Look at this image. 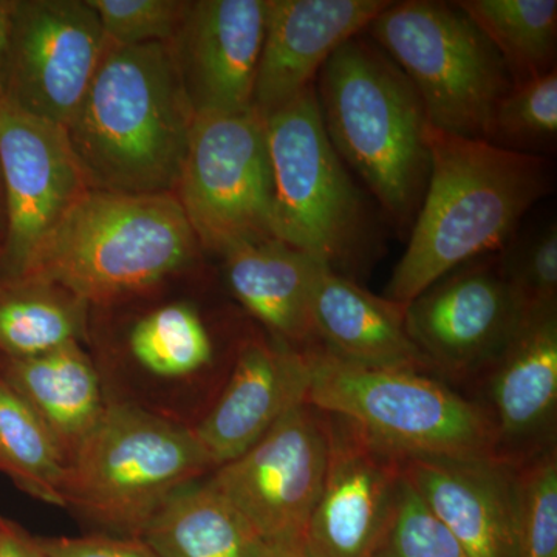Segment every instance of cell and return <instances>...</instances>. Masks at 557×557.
I'll return each mask as SVG.
<instances>
[{"label": "cell", "instance_id": "cell-1", "mask_svg": "<svg viewBox=\"0 0 557 557\" xmlns=\"http://www.w3.org/2000/svg\"><path fill=\"white\" fill-rule=\"evenodd\" d=\"M428 141L426 193L383 295L403 307L450 271L507 247L520 220L549 188V164L542 156L432 124Z\"/></svg>", "mask_w": 557, "mask_h": 557}, {"label": "cell", "instance_id": "cell-2", "mask_svg": "<svg viewBox=\"0 0 557 557\" xmlns=\"http://www.w3.org/2000/svg\"><path fill=\"white\" fill-rule=\"evenodd\" d=\"M193 123L170 44L108 42L65 131L90 189L174 194Z\"/></svg>", "mask_w": 557, "mask_h": 557}, {"label": "cell", "instance_id": "cell-3", "mask_svg": "<svg viewBox=\"0 0 557 557\" xmlns=\"http://www.w3.org/2000/svg\"><path fill=\"white\" fill-rule=\"evenodd\" d=\"M333 149L399 230L412 228L431 174L426 109L375 42H344L314 81Z\"/></svg>", "mask_w": 557, "mask_h": 557}, {"label": "cell", "instance_id": "cell-4", "mask_svg": "<svg viewBox=\"0 0 557 557\" xmlns=\"http://www.w3.org/2000/svg\"><path fill=\"white\" fill-rule=\"evenodd\" d=\"M197 249L174 194L89 189L40 240L17 277L58 285L89 306L108 304L185 269Z\"/></svg>", "mask_w": 557, "mask_h": 557}, {"label": "cell", "instance_id": "cell-5", "mask_svg": "<svg viewBox=\"0 0 557 557\" xmlns=\"http://www.w3.org/2000/svg\"><path fill=\"white\" fill-rule=\"evenodd\" d=\"M307 403L354 421L399 457L500 458L490 413L443 380L416 370L350 364L306 348Z\"/></svg>", "mask_w": 557, "mask_h": 557}, {"label": "cell", "instance_id": "cell-6", "mask_svg": "<svg viewBox=\"0 0 557 557\" xmlns=\"http://www.w3.org/2000/svg\"><path fill=\"white\" fill-rule=\"evenodd\" d=\"M265 123L273 178L271 236L350 277L369 258L372 219L325 134L314 84Z\"/></svg>", "mask_w": 557, "mask_h": 557}, {"label": "cell", "instance_id": "cell-7", "mask_svg": "<svg viewBox=\"0 0 557 557\" xmlns=\"http://www.w3.org/2000/svg\"><path fill=\"white\" fill-rule=\"evenodd\" d=\"M214 469L194 428L131 403H106L69 461L65 504L137 539L168 498Z\"/></svg>", "mask_w": 557, "mask_h": 557}, {"label": "cell", "instance_id": "cell-8", "mask_svg": "<svg viewBox=\"0 0 557 557\" xmlns=\"http://www.w3.org/2000/svg\"><path fill=\"white\" fill-rule=\"evenodd\" d=\"M368 32L416 87L432 126L490 139L498 102L515 83L493 44L456 2H391Z\"/></svg>", "mask_w": 557, "mask_h": 557}, {"label": "cell", "instance_id": "cell-9", "mask_svg": "<svg viewBox=\"0 0 557 557\" xmlns=\"http://www.w3.org/2000/svg\"><path fill=\"white\" fill-rule=\"evenodd\" d=\"M174 196L199 245L219 255L273 237L267 123L258 110L194 116Z\"/></svg>", "mask_w": 557, "mask_h": 557}, {"label": "cell", "instance_id": "cell-10", "mask_svg": "<svg viewBox=\"0 0 557 557\" xmlns=\"http://www.w3.org/2000/svg\"><path fill=\"white\" fill-rule=\"evenodd\" d=\"M406 329L435 375L480 383L528 321L498 258L450 271L405 307Z\"/></svg>", "mask_w": 557, "mask_h": 557}, {"label": "cell", "instance_id": "cell-11", "mask_svg": "<svg viewBox=\"0 0 557 557\" xmlns=\"http://www.w3.org/2000/svg\"><path fill=\"white\" fill-rule=\"evenodd\" d=\"M329 456L327 416L304 401L251 448L208 480L267 544L300 541L317 505Z\"/></svg>", "mask_w": 557, "mask_h": 557}, {"label": "cell", "instance_id": "cell-12", "mask_svg": "<svg viewBox=\"0 0 557 557\" xmlns=\"http://www.w3.org/2000/svg\"><path fill=\"white\" fill-rule=\"evenodd\" d=\"M108 39L87 0H13L3 98L67 127Z\"/></svg>", "mask_w": 557, "mask_h": 557}, {"label": "cell", "instance_id": "cell-13", "mask_svg": "<svg viewBox=\"0 0 557 557\" xmlns=\"http://www.w3.org/2000/svg\"><path fill=\"white\" fill-rule=\"evenodd\" d=\"M0 278L21 276L40 240L90 189L67 131L0 100Z\"/></svg>", "mask_w": 557, "mask_h": 557}, {"label": "cell", "instance_id": "cell-14", "mask_svg": "<svg viewBox=\"0 0 557 557\" xmlns=\"http://www.w3.org/2000/svg\"><path fill=\"white\" fill-rule=\"evenodd\" d=\"M325 416L327 465L304 542L311 557H372L391 516L403 457L354 421Z\"/></svg>", "mask_w": 557, "mask_h": 557}, {"label": "cell", "instance_id": "cell-15", "mask_svg": "<svg viewBox=\"0 0 557 557\" xmlns=\"http://www.w3.org/2000/svg\"><path fill=\"white\" fill-rule=\"evenodd\" d=\"M269 0L186 2L170 47L194 116L252 108Z\"/></svg>", "mask_w": 557, "mask_h": 557}, {"label": "cell", "instance_id": "cell-16", "mask_svg": "<svg viewBox=\"0 0 557 557\" xmlns=\"http://www.w3.org/2000/svg\"><path fill=\"white\" fill-rule=\"evenodd\" d=\"M401 472L468 557H518L516 467L502 458H403Z\"/></svg>", "mask_w": 557, "mask_h": 557}, {"label": "cell", "instance_id": "cell-17", "mask_svg": "<svg viewBox=\"0 0 557 557\" xmlns=\"http://www.w3.org/2000/svg\"><path fill=\"white\" fill-rule=\"evenodd\" d=\"M309 384L306 348L276 338L244 341L225 387L194 428L214 467L242 456L285 413L307 401Z\"/></svg>", "mask_w": 557, "mask_h": 557}, {"label": "cell", "instance_id": "cell-18", "mask_svg": "<svg viewBox=\"0 0 557 557\" xmlns=\"http://www.w3.org/2000/svg\"><path fill=\"white\" fill-rule=\"evenodd\" d=\"M388 5V0H269L252 108L267 119L298 98L329 58Z\"/></svg>", "mask_w": 557, "mask_h": 557}, {"label": "cell", "instance_id": "cell-19", "mask_svg": "<svg viewBox=\"0 0 557 557\" xmlns=\"http://www.w3.org/2000/svg\"><path fill=\"white\" fill-rule=\"evenodd\" d=\"M480 384L502 460L519 465L556 445L557 310L528 318Z\"/></svg>", "mask_w": 557, "mask_h": 557}, {"label": "cell", "instance_id": "cell-20", "mask_svg": "<svg viewBox=\"0 0 557 557\" xmlns=\"http://www.w3.org/2000/svg\"><path fill=\"white\" fill-rule=\"evenodd\" d=\"M318 347L372 369L432 373L406 329L405 307L322 265L311 296Z\"/></svg>", "mask_w": 557, "mask_h": 557}, {"label": "cell", "instance_id": "cell-21", "mask_svg": "<svg viewBox=\"0 0 557 557\" xmlns=\"http://www.w3.org/2000/svg\"><path fill=\"white\" fill-rule=\"evenodd\" d=\"M222 256L234 296L273 338L302 350L318 347L311 296L322 263L276 237L239 242Z\"/></svg>", "mask_w": 557, "mask_h": 557}, {"label": "cell", "instance_id": "cell-22", "mask_svg": "<svg viewBox=\"0 0 557 557\" xmlns=\"http://www.w3.org/2000/svg\"><path fill=\"white\" fill-rule=\"evenodd\" d=\"M0 379L49 429L69 465L106 406L100 376L81 344L69 343L36 357H0Z\"/></svg>", "mask_w": 557, "mask_h": 557}, {"label": "cell", "instance_id": "cell-23", "mask_svg": "<svg viewBox=\"0 0 557 557\" xmlns=\"http://www.w3.org/2000/svg\"><path fill=\"white\" fill-rule=\"evenodd\" d=\"M137 539L157 557H263L269 547L208 482L168 498Z\"/></svg>", "mask_w": 557, "mask_h": 557}, {"label": "cell", "instance_id": "cell-24", "mask_svg": "<svg viewBox=\"0 0 557 557\" xmlns=\"http://www.w3.org/2000/svg\"><path fill=\"white\" fill-rule=\"evenodd\" d=\"M89 304L36 278H0V357L28 358L86 336Z\"/></svg>", "mask_w": 557, "mask_h": 557}, {"label": "cell", "instance_id": "cell-25", "mask_svg": "<svg viewBox=\"0 0 557 557\" xmlns=\"http://www.w3.org/2000/svg\"><path fill=\"white\" fill-rule=\"evenodd\" d=\"M456 5L493 44L512 83L556 69V0H461Z\"/></svg>", "mask_w": 557, "mask_h": 557}, {"label": "cell", "instance_id": "cell-26", "mask_svg": "<svg viewBox=\"0 0 557 557\" xmlns=\"http://www.w3.org/2000/svg\"><path fill=\"white\" fill-rule=\"evenodd\" d=\"M0 472L44 504L67 508V463L39 417L0 379Z\"/></svg>", "mask_w": 557, "mask_h": 557}, {"label": "cell", "instance_id": "cell-27", "mask_svg": "<svg viewBox=\"0 0 557 557\" xmlns=\"http://www.w3.org/2000/svg\"><path fill=\"white\" fill-rule=\"evenodd\" d=\"M129 346L135 361L161 379L196 375L214 358L203 321L186 304H171L143 318L132 330Z\"/></svg>", "mask_w": 557, "mask_h": 557}, {"label": "cell", "instance_id": "cell-28", "mask_svg": "<svg viewBox=\"0 0 557 557\" xmlns=\"http://www.w3.org/2000/svg\"><path fill=\"white\" fill-rule=\"evenodd\" d=\"M557 70L515 84L498 102L487 141L515 152L541 156L556 146Z\"/></svg>", "mask_w": 557, "mask_h": 557}, {"label": "cell", "instance_id": "cell-29", "mask_svg": "<svg viewBox=\"0 0 557 557\" xmlns=\"http://www.w3.org/2000/svg\"><path fill=\"white\" fill-rule=\"evenodd\" d=\"M515 467L518 557H557L556 445Z\"/></svg>", "mask_w": 557, "mask_h": 557}, {"label": "cell", "instance_id": "cell-30", "mask_svg": "<svg viewBox=\"0 0 557 557\" xmlns=\"http://www.w3.org/2000/svg\"><path fill=\"white\" fill-rule=\"evenodd\" d=\"M372 557H468L401 472L391 516Z\"/></svg>", "mask_w": 557, "mask_h": 557}, {"label": "cell", "instance_id": "cell-31", "mask_svg": "<svg viewBox=\"0 0 557 557\" xmlns=\"http://www.w3.org/2000/svg\"><path fill=\"white\" fill-rule=\"evenodd\" d=\"M528 317L557 310V230L552 222L498 256Z\"/></svg>", "mask_w": 557, "mask_h": 557}, {"label": "cell", "instance_id": "cell-32", "mask_svg": "<svg viewBox=\"0 0 557 557\" xmlns=\"http://www.w3.org/2000/svg\"><path fill=\"white\" fill-rule=\"evenodd\" d=\"M100 17L102 32L116 46L170 44L178 30L186 2L180 0H87Z\"/></svg>", "mask_w": 557, "mask_h": 557}, {"label": "cell", "instance_id": "cell-33", "mask_svg": "<svg viewBox=\"0 0 557 557\" xmlns=\"http://www.w3.org/2000/svg\"><path fill=\"white\" fill-rule=\"evenodd\" d=\"M47 557H157L138 539L108 536L39 539Z\"/></svg>", "mask_w": 557, "mask_h": 557}, {"label": "cell", "instance_id": "cell-34", "mask_svg": "<svg viewBox=\"0 0 557 557\" xmlns=\"http://www.w3.org/2000/svg\"><path fill=\"white\" fill-rule=\"evenodd\" d=\"M0 557H47L39 539L0 516Z\"/></svg>", "mask_w": 557, "mask_h": 557}, {"label": "cell", "instance_id": "cell-35", "mask_svg": "<svg viewBox=\"0 0 557 557\" xmlns=\"http://www.w3.org/2000/svg\"><path fill=\"white\" fill-rule=\"evenodd\" d=\"M11 13H13V0H0V100L5 91V64L9 53Z\"/></svg>", "mask_w": 557, "mask_h": 557}, {"label": "cell", "instance_id": "cell-36", "mask_svg": "<svg viewBox=\"0 0 557 557\" xmlns=\"http://www.w3.org/2000/svg\"><path fill=\"white\" fill-rule=\"evenodd\" d=\"M263 557H311L304 539L300 541L281 542L270 544Z\"/></svg>", "mask_w": 557, "mask_h": 557}, {"label": "cell", "instance_id": "cell-37", "mask_svg": "<svg viewBox=\"0 0 557 557\" xmlns=\"http://www.w3.org/2000/svg\"><path fill=\"white\" fill-rule=\"evenodd\" d=\"M3 226H5V212H3V188L2 177H0V244H2Z\"/></svg>", "mask_w": 557, "mask_h": 557}]
</instances>
